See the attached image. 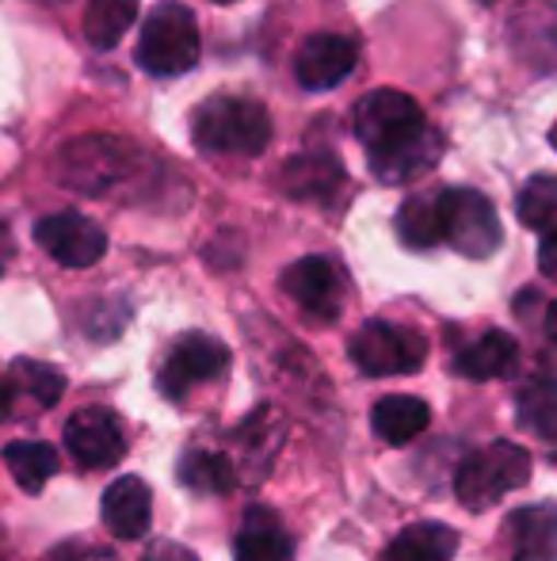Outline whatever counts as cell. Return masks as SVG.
<instances>
[{"mask_svg": "<svg viewBox=\"0 0 557 561\" xmlns=\"http://www.w3.org/2000/svg\"><path fill=\"white\" fill-rule=\"evenodd\" d=\"M439 218H443V244L459 249L469 260H485L500 249L504 229L492 203L474 187H446L439 192Z\"/></svg>", "mask_w": 557, "mask_h": 561, "instance_id": "5", "label": "cell"}, {"mask_svg": "<svg viewBox=\"0 0 557 561\" xmlns=\"http://www.w3.org/2000/svg\"><path fill=\"white\" fill-rule=\"evenodd\" d=\"M515 561H557V504H527L508 516Z\"/></svg>", "mask_w": 557, "mask_h": 561, "instance_id": "15", "label": "cell"}, {"mask_svg": "<svg viewBox=\"0 0 557 561\" xmlns=\"http://www.w3.org/2000/svg\"><path fill=\"white\" fill-rule=\"evenodd\" d=\"M520 367V344L515 336L500 333V329H489L466 344L459 355H454V375L474 378V382H489V378H508Z\"/></svg>", "mask_w": 557, "mask_h": 561, "instance_id": "16", "label": "cell"}, {"mask_svg": "<svg viewBox=\"0 0 557 561\" xmlns=\"http://www.w3.org/2000/svg\"><path fill=\"white\" fill-rule=\"evenodd\" d=\"M58 172L77 192H89V195L107 192V187H112L115 180H123V172H127V141L100 138V134L69 141L58 157Z\"/></svg>", "mask_w": 557, "mask_h": 561, "instance_id": "8", "label": "cell"}, {"mask_svg": "<svg viewBox=\"0 0 557 561\" xmlns=\"http://www.w3.org/2000/svg\"><path fill=\"white\" fill-rule=\"evenodd\" d=\"M459 550V535L446 524H413L405 527L379 561H451Z\"/></svg>", "mask_w": 557, "mask_h": 561, "instance_id": "19", "label": "cell"}, {"mask_svg": "<svg viewBox=\"0 0 557 561\" xmlns=\"http://www.w3.org/2000/svg\"><path fill=\"white\" fill-rule=\"evenodd\" d=\"M546 333H550V340L557 344V302L550 306V310H546Z\"/></svg>", "mask_w": 557, "mask_h": 561, "instance_id": "31", "label": "cell"}, {"mask_svg": "<svg viewBox=\"0 0 557 561\" xmlns=\"http://www.w3.org/2000/svg\"><path fill=\"white\" fill-rule=\"evenodd\" d=\"M550 146H554V149H557V123H554V126H550Z\"/></svg>", "mask_w": 557, "mask_h": 561, "instance_id": "32", "label": "cell"}, {"mask_svg": "<svg viewBox=\"0 0 557 561\" xmlns=\"http://www.w3.org/2000/svg\"><path fill=\"white\" fill-rule=\"evenodd\" d=\"M515 215L527 229L550 237L557 233V176H531L515 199Z\"/></svg>", "mask_w": 557, "mask_h": 561, "instance_id": "25", "label": "cell"}, {"mask_svg": "<svg viewBox=\"0 0 557 561\" xmlns=\"http://www.w3.org/2000/svg\"><path fill=\"white\" fill-rule=\"evenodd\" d=\"M214 4H233V0H214Z\"/></svg>", "mask_w": 557, "mask_h": 561, "instance_id": "33", "label": "cell"}, {"mask_svg": "<svg viewBox=\"0 0 557 561\" xmlns=\"http://www.w3.org/2000/svg\"><path fill=\"white\" fill-rule=\"evenodd\" d=\"M46 561H115V550L96 547V542H84V539H69L61 547H54Z\"/></svg>", "mask_w": 557, "mask_h": 561, "instance_id": "27", "label": "cell"}, {"mask_svg": "<svg viewBox=\"0 0 557 561\" xmlns=\"http://www.w3.org/2000/svg\"><path fill=\"white\" fill-rule=\"evenodd\" d=\"M192 134H195V146H202L207 153L256 157L271 141V118L256 100L214 96L195 107Z\"/></svg>", "mask_w": 557, "mask_h": 561, "instance_id": "2", "label": "cell"}, {"mask_svg": "<svg viewBox=\"0 0 557 561\" xmlns=\"http://www.w3.org/2000/svg\"><path fill=\"white\" fill-rule=\"evenodd\" d=\"M351 130L363 141L367 164L382 184L428 176L443 157V138L431 130L420 104L397 89L367 92L351 112Z\"/></svg>", "mask_w": 557, "mask_h": 561, "instance_id": "1", "label": "cell"}, {"mask_svg": "<svg viewBox=\"0 0 557 561\" xmlns=\"http://www.w3.org/2000/svg\"><path fill=\"white\" fill-rule=\"evenodd\" d=\"M0 272H4V264H0Z\"/></svg>", "mask_w": 557, "mask_h": 561, "instance_id": "34", "label": "cell"}, {"mask_svg": "<svg viewBox=\"0 0 557 561\" xmlns=\"http://www.w3.org/2000/svg\"><path fill=\"white\" fill-rule=\"evenodd\" d=\"M100 512L115 539H141L153 519V493L141 478H119L107 485Z\"/></svg>", "mask_w": 557, "mask_h": 561, "instance_id": "14", "label": "cell"}, {"mask_svg": "<svg viewBox=\"0 0 557 561\" xmlns=\"http://www.w3.org/2000/svg\"><path fill=\"white\" fill-rule=\"evenodd\" d=\"M179 481L195 493H230L237 485V473H233V462L218 450H192L179 462Z\"/></svg>", "mask_w": 557, "mask_h": 561, "instance_id": "26", "label": "cell"}, {"mask_svg": "<svg viewBox=\"0 0 557 561\" xmlns=\"http://www.w3.org/2000/svg\"><path fill=\"white\" fill-rule=\"evenodd\" d=\"M485 4H492V0H485Z\"/></svg>", "mask_w": 557, "mask_h": 561, "instance_id": "35", "label": "cell"}, {"mask_svg": "<svg viewBox=\"0 0 557 561\" xmlns=\"http://www.w3.org/2000/svg\"><path fill=\"white\" fill-rule=\"evenodd\" d=\"M531 481V455L512 439L474 450L454 473V496L466 512H489L500 496L515 493Z\"/></svg>", "mask_w": 557, "mask_h": 561, "instance_id": "3", "label": "cell"}, {"mask_svg": "<svg viewBox=\"0 0 557 561\" xmlns=\"http://www.w3.org/2000/svg\"><path fill=\"white\" fill-rule=\"evenodd\" d=\"M38 249L61 267H92L104 260L107 233L92 218L77 215V210H61V215H46L35 226Z\"/></svg>", "mask_w": 557, "mask_h": 561, "instance_id": "9", "label": "cell"}, {"mask_svg": "<svg viewBox=\"0 0 557 561\" xmlns=\"http://www.w3.org/2000/svg\"><path fill=\"white\" fill-rule=\"evenodd\" d=\"M397 237L409 249H431L443 241V218H439V192L409 195L397 210Z\"/></svg>", "mask_w": 557, "mask_h": 561, "instance_id": "23", "label": "cell"}, {"mask_svg": "<svg viewBox=\"0 0 557 561\" xmlns=\"http://www.w3.org/2000/svg\"><path fill=\"white\" fill-rule=\"evenodd\" d=\"M141 0H89L84 4V38L96 50H112L138 20Z\"/></svg>", "mask_w": 557, "mask_h": 561, "instance_id": "22", "label": "cell"}, {"mask_svg": "<svg viewBox=\"0 0 557 561\" xmlns=\"http://www.w3.org/2000/svg\"><path fill=\"white\" fill-rule=\"evenodd\" d=\"M4 466L23 493H43L46 481L58 473V450L38 439H20L4 447Z\"/></svg>", "mask_w": 557, "mask_h": 561, "instance_id": "20", "label": "cell"}, {"mask_svg": "<svg viewBox=\"0 0 557 561\" xmlns=\"http://www.w3.org/2000/svg\"><path fill=\"white\" fill-rule=\"evenodd\" d=\"M141 561H199L184 542H172V539H161V542H149V550L141 554Z\"/></svg>", "mask_w": 557, "mask_h": 561, "instance_id": "28", "label": "cell"}, {"mask_svg": "<svg viewBox=\"0 0 557 561\" xmlns=\"http://www.w3.org/2000/svg\"><path fill=\"white\" fill-rule=\"evenodd\" d=\"M282 290L302 306L310 318L333 321L344 302V283L325 256H302L282 272Z\"/></svg>", "mask_w": 557, "mask_h": 561, "instance_id": "12", "label": "cell"}, {"mask_svg": "<svg viewBox=\"0 0 557 561\" xmlns=\"http://www.w3.org/2000/svg\"><path fill=\"white\" fill-rule=\"evenodd\" d=\"M359 66V46L348 35H333V31H321V35L305 38L302 50L294 54V77L305 92H328L336 84H344Z\"/></svg>", "mask_w": 557, "mask_h": 561, "instance_id": "11", "label": "cell"}, {"mask_svg": "<svg viewBox=\"0 0 557 561\" xmlns=\"http://www.w3.org/2000/svg\"><path fill=\"white\" fill-rule=\"evenodd\" d=\"M282 192L298 203H333L344 192V169L333 153L310 149L282 164Z\"/></svg>", "mask_w": 557, "mask_h": 561, "instance_id": "13", "label": "cell"}, {"mask_svg": "<svg viewBox=\"0 0 557 561\" xmlns=\"http://www.w3.org/2000/svg\"><path fill=\"white\" fill-rule=\"evenodd\" d=\"M8 378H12V390L15 398H31L38 409H50L58 405V398L66 393V378H61L58 367H50V363H38V359H15L12 370H8Z\"/></svg>", "mask_w": 557, "mask_h": 561, "instance_id": "24", "label": "cell"}, {"mask_svg": "<svg viewBox=\"0 0 557 561\" xmlns=\"http://www.w3.org/2000/svg\"><path fill=\"white\" fill-rule=\"evenodd\" d=\"M230 367V347L222 340L207 336V333H187L172 344L169 359L161 363V393L172 401H184L195 386L214 382V378L225 375Z\"/></svg>", "mask_w": 557, "mask_h": 561, "instance_id": "7", "label": "cell"}, {"mask_svg": "<svg viewBox=\"0 0 557 561\" xmlns=\"http://www.w3.org/2000/svg\"><path fill=\"white\" fill-rule=\"evenodd\" d=\"M233 554L237 561H290V539L276 512L260 508V504L248 508L237 539H233Z\"/></svg>", "mask_w": 557, "mask_h": 561, "instance_id": "18", "label": "cell"}, {"mask_svg": "<svg viewBox=\"0 0 557 561\" xmlns=\"http://www.w3.org/2000/svg\"><path fill=\"white\" fill-rule=\"evenodd\" d=\"M12 401H15V390H12V378L0 370V421L12 413Z\"/></svg>", "mask_w": 557, "mask_h": 561, "instance_id": "30", "label": "cell"}, {"mask_svg": "<svg viewBox=\"0 0 557 561\" xmlns=\"http://www.w3.org/2000/svg\"><path fill=\"white\" fill-rule=\"evenodd\" d=\"M515 421L531 436L557 439V378H531L515 393Z\"/></svg>", "mask_w": 557, "mask_h": 561, "instance_id": "21", "label": "cell"}, {"mask_svg": "<svg viewBox=\"0 0 557 561\" xmlns=\"http://www.w3.org/2000/svg\"><path fill=\"white\" fill-rule=\"evenodd\" d=\"M199 61V27L195 15L176 0H164L149 12L138 35V66L153 77H179Z\"/></svg>", "mask_w": 557, "mask_h": 561, "instance_id": "4", "label": "cell"}, {"mask_svg": "<svg viewBox=\"0 0 557 561\" xmlns=\"http://www.w3.org/2000/svg\"><path fill=\"white\" fill-rule=\"evenodd\" d=\"M348 355L363 375L397 378L413 375L428 359V340L417 329L394 325V321H367L348 344Z\"/></svg>", "mask_w": 557, "mask_h": 561, "instance_id": "6", "label": "cell"}, {"mask_svg": "<svg viewBox=\"0 0 557 561\" xmlns=\"http://www.w3.org/2000/svg\"><path fill=\"white\" fill-rule=\"evenodd\" d=\"M431 424V409L423 405L413 393H386V398L374 401L371 409V428L382 444L390 447H405L417 436H423Z\"/></svg>", "mask_w": 557, "mask_h": 561, "instance_id": "17", "label": "cell"}, {"mask_svg": "<svg viewBox=\"0 0 557 561\" xmlns=\"http://www.w3.org/2000/svg\"><path fill=\"white\" fill-rule=\"evenodd\" d=\"M538 267L546 279H557V233L543 237V244H538Z\"/></svg>", "mask_w": 557, "mask_h": 561, "instance_id": "29", "label": "cell"}, {"mask_svg": "<svg viewBox=\"0 0 557 561\" xmlns=\"http://www.w3.org/2000/svg\"><path fill=\"white\" fill-rule=\"evenodd\" d=\"M66 447L81 466H89V470H104V466H115L123 455H127V436H123V424L112 409L84 405L69 416Z\"/></svg>", "mask_w": 557, "mask_h": 561, "instance_id": "10", "label": "cell"}]
</instances>
